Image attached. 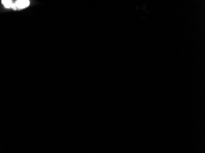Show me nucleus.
I'll return each instance as SVG.
<instances>
[{
	"label": "nucleus",
	"mask_w": 205,
	"mask_h": 153,
	"mask_svg": "<svg viewBox=\"0 0 205 153\" xmlns=\"http://www.w3.org/2000/svg\"><path fill=\"white\" fill-rule=\"evenodd\" d=\"M14 4L17 9H23L27 8L30 5V2L28 0H18V1H16Z\"/></svg>",
	"instance_id": "obj_1"
},
{
	"label": "nucleus",
	"mask_w": 205,
	"mask_h": 153,
	"mask_svg": "<svg viewBox=\"0 0 205 153\" xmlns=\"http://www.w3.org/2000/svg\"><path fill=\"white\" fill-rule=\"evenodd\" d=\"M3 4L5 8H13V5H14V3H13L12 1H10V0H3L1 1Z\"/></svg>",
	"instance_id": "obj_2"
}]
</instances>
